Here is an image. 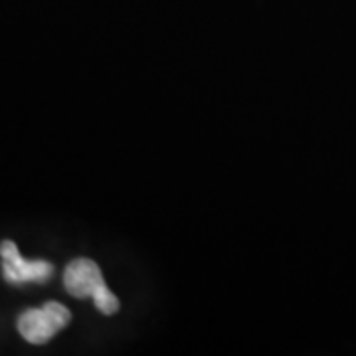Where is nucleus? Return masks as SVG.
Instances as JSON below:
<instances>
[{
	"instance_id": "1",
	"label": "nucleus",
	"mask_w": 356,
	"mask_h": 356,
	"mask_svg": "<svg viewBox=\"0 0 356 356\" xmlns=\"http://www.w3.org/2000/svg\"><path fill=\"white\" fill-rule=\"evenodd\" d=\"M64 285L67 293L77 299L91 297L103 315H113L119 311V299L109 291L107 283L103 280L102 269L91 259L79 257L65 267Z\"/></svg>"
},
{
	"instance_id": "2",
	"label": "nucleus",
	"mask_w": 356,
	"mask_h": 356,
	"mask_svg": "<svg viewBox=\"0 0 356 356\" xmlns=\"http://www.w3.org/2000/svg\"><path fill=\"white\" fill-rule=\"evenodd\" d=\"M70 309L58 301H48L40 309H30L18 318V331L28 343L44 344L58 331H62L70 323Z\"/></svg>"
},
{
	"instance_id": "3",
	"label": "nucleus",
	"mask_w": 356,
	"mask_h": 356,
	"mask_svg": "<svg viewBox=\"0 0 356 356\" xmlns=\"http://www.w3.org/2000/svg\"><path fill=\"white\" fill-rule=\"evenodd\" d=\"M0 255H2V273L4 280L13 285H20V283H28V281H36V283H44L51 277L54 273V266L48 261H26L20 255L16 243L6 240L0 243Z\"/></svg>"
}]
</instances>
